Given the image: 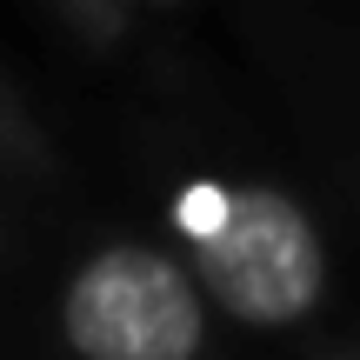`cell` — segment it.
I'll return each mask as SVG.
<instances>
[{
    "instance_id": "6da1fadb",
    "label": "cell",
    "mask_w": 360,
    "mask_h": 360,
    "mask_svg": "<svg viewBox=\"0 0 360 360\" xmlns=\"http://www.w3.org/2000/svg\"><path fill=\"white\" fill-rule=\"evenodd\" d=\"M193 281L240 327H294L327 294V247L314 214L281 187H233L214 200V227H193Z\"/></svg>"
},
{
    "instance_id": "7a4b0ae2",
    "label": "cell",
    "mask_w": 360,
    "mask_h": 360,
    "mask_svg": "<svg viewBox=\"0 0 360 360\" xmlns=\"http://www.w3.org/2000/svg\"><path fill=\"white\" fill-rule=\"evenodd\" d=\"M60 334L80 360H200L207 287L187 260L114 240L74 267L60 294Z\"/></svg>"
},
{
    "instance_id": "3957f363",
    "label": "cell",
    "mask_w": 360,
    "mask_h": 360,
    "mask_svg": "<svg viewBox=\"0 0 360 360\" xmlns=\"http://www.w3.org/2000/svg\"><path fill=\"white\" fill-rule=\"evenodd\" d=\"M60 7H67V20H74V34L87 47H114L127 13H134V0H60Z\"/></svg>"
},
{
    "instance_id": "277c9868",
    "label": "cell",
    "mask_w": 360,
    "mask_h": 360,
    "mask_svg": "<svg viewBox=\"0 0 360 360\" xmlns=\"http://www.w3.org/2000/svg\"><path fill=\"white\" fill-rule=\"evenodd\" d=\"M147 7H180V0H147Z\"/></svg>"
},
{
    "instance_id": "5b68a950",
    "label": "cell",
    "mask_w": 360,
    "mask_h": 360,
    "mask_svg": "<svg viewBox=\"0 0 360 360\" xmlns=\"http://www.w3.org/2000/svg\"><path fill=\"white\" fill-rule=\"evenodd\" d=\"M7 120H13V114H7V107H0V134H7Z\"/></svg>"
}]
</instances>
